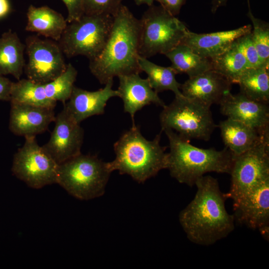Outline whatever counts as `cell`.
Here are the masks:
<instances>
[{"instance_id": "836d02e7", "label": "cell", "mask_w": 269, "mask_h": 269, "mask_svg": "<svg viewBox=\"0 0 269 269\" xmlns=\"http://www.w3.org/2000/svg\"><path fill=\"white\" fill-rule=\"evenodd\" d=\"M13 82L0 75V101H9Z\"/></svg>"}, {"instance_id": "e575fe53", "label": "cell", "mask_w": 269, "mask_h": 269, "mask_svg": "<svg viewBox=\"0 0 269 269\" xmlns=\"http://www.w3.org/2000/svg\"><path fill=\"white\" fill-rule=\"evenodd\" d=\"M10 11L8 0H0V19L6 16Z\"/></svg>"}, {"instance_id": "7402d4cb", "label": "cell", "mask_w": 269, "mask_h": 269, "mask_svg": "<svg viewBox=\"0 0 269 269\" xmlns=\"http://www.w3.org/2000/svg\"><path fill=\"white\" fill-rule=\"evenodd\" d=\"M25 46L11 30L0 37V75H11L17 80L24 73Z\"/></svg>"}, {"instance_id": "5b68a950", "label": "cell", "mask_w": 269, "mask_h": 269, "mask_svg": "<svg viewBox=\"0 0 269 269\" xmlns=\"http://www.w3.org/2000/svg\"><path fill=\"white\" fill-rule=\"evenodd\" d=\"M112 172L97 155L80 153L58 164L57 183L80 200L102 196Z\"/></svg>"}, {"instance_id": "d6a6232c", "label": "cell", "mask_w": 269, "mask_h": 269, "mask_svg": "<svg viewBox=\"0 0 269 269\" xmlns=\"http://www.w3.org/2000/svg\"><path fill=\"white\" fill-rule=\"evenodd\" d=\"M164 9L172 15L179 14L186 0H156Z\"/></svg>"}, {"instance_id": "277c9868", "label": "cell", "mask_w": 269, "mask_h": 269, "mask_svg": "<svg viewBox=\"0 0 269 269\" xmlns=\"http://www.w3.org/2000/svg\"><path fill=\"white\" fill-rule=\"evenodd\" d=\"M161 133L152 140L141 134L139 127L133 125L114 143L115 158L107 162L110 170L127 174L139 183L167 168L168 153L160 145Z\"/></svg>"}, {"instance_id": "603a6c76", "label": "cell", "mask_w": 269, "mask_h": 269, "mask_svg": "<svg viewBox=\"0 0 269 269\" xmlns=\"http://www.w3.org/2000/svg\"><path fill=\"white\" fill-rule=\"evenodd\" d=\"M165 55L171 61L170 66L177 74L185 73L192 77L212 69L210 59L196 53L183 43Z\"/></svg>"}, {"instance_id": "3957f363", "label": "cell", "mask_w": 269, "mask_h": 269, "mask_svg": "<svg viewBox=\"0 0 269 269\" xmlns=\"http://www.w3.org/2000/svg\"><path fill=\"white\" fill-rule=\"evenodd\" d=\"M162 131L169 143L167 169L179 183L192 187L208 172L230 173L234 157L226 147L221 150L199 148L170 129Z\"/></svg>"}, {"instance_id": "6da1fadb", "label": "cell", "mask_w": 269, "mask_h": 269, "mask_svg": "<svg viewBox=\"0 0 269 269\" xmlns=\"http://www.w3.org/2000/svg\"><path fill=\"white\" fill-rule=\"evenodd\" d=\"M195 185L194 197L180 212L179 221L191 242L209 246L228 236L235 229V220L226 210L227 198L217 179L204 175Z\"/></svg>"}, {"instance_id": "9c48e42d", "label": "cell", "mask_w": 269, "mask_h": 269, "mask_svg": "<svg viewBox=\"0 0 269 269\" xmlns=\"http://www.w3.org/2000/svg\"><path fill=\"white\" fill-rule=\"evenodd\" d=\"M58 167L35 136H29L25 137L23 145L14 154L11 170L29 187L39 189L57 183Z\"/></svg>"}, {"instance_id": "ba28073f", "label": "cell", "mask_w": 269, "mask_h": 269, "mask_svg": "<svg viewBox=\"0 0 269 269\" xmlns=\"http://www.w3.org/2000/svg\"><path fill=\"white\" fill-rule=\"evenodd\" d=\"M210 108L184 96L175 97L160 114L161 131L170 129L189 140L207 141L217 127Z\"/></svg>"}, {"instance_id": "2e32d148", "label": "cell", "mask_w": 269, "mask_h": 269, "mask_svg": "<svg viewBox=\"0 0 269 269\" xmlns=\"http://www.w3.org/2000/svg\"><path fill=\"white\" fill-rule=\"evenodd\" d=\"M113 80L109 81L103 88L89 91L74 86L71 96L63 108L77 123L104 113L108 101L119 97L117 90L113 89Z\"/></svg>"}, {"instance_id": "8992f818", "label": "cell", "mask_w": 269, "mask_h": 269, "mask_svg": "<svg viewBox=\"0 0 269 269\" xmlns=\"http://www.w3.org/2000/svg\"><path fill=\"white\" fill-rule=\"evenodd\" d=\"M139 20V54L146 58L165 55L181 43L189 31L182 21L161 5L149 6Z\"/></svg>"}, {"instance_id": "cb8c5ba5", "label": "cell", "mask_w": 269, "mask_h": 269, "mask_svg": "<svg viewBox=\"0 0 269 269\" xmlns=\"http://www.w3.org/2000/svg\"><path fill=\"white\" fill-rule=\"evenodd\" d=\"M210 60L212 69L224 76L232 84H238L243 73L251 68L234 41L225 51Z\"/></svg>"}, {"instance_id": "4316f807", "label": "cell", "mask_w": 269, "mask_h": 269, "mask_svg": "<svg viewBox=\"0 0 269 269\" xmlns=\"http://www.w3.org/2000/svg\"><path fill=\"white\" fill-rule=\"evenodd\" d=\"M9 102L54 109L57 104L47 97L44 84L35 83L27 78L13 82Z\"/></svg>"}, {"instance_id": "484cf974", "label": "cell", "mask_w": 269, "mask_h": 269, "mask_svg": "<svg viewBox=\"0 0 269 269\" xmlns=\"http://www.w3.org/2000/svg\"><path fill=\"white\" fill-rule=\"evenodd\" d=\"M269 68H249L240 76V93L253 100L269 104Z\"/></svg>"}, {"instance_id": "f546056e", "label": "cell", "mask_w": 269, "mask_h": 269, "mask_svg": "<svg viewBox=\"0 0 269 269\" xmlns=\"http://www.w3.org/2000/svg\"><path fill=\"white\" fill-rule=\"evenodd\" d=\"M123 0H83L84 14L113 16L122 5Z\"/></svg>"}, {"instance_id": "5bb4252c", "label": "cell", "mask_w": 269, "mask_h": 269, "mask_svg": "<svg viewBox=\"0 0 269 269\" xmlns=\"http://www.w3.org/2000/svg\"><path fill=\"white\" fill-rule=\"evenodd\" d=\"M220 112L224 116L257 130L262 135L269 134L268 104L251 99L241 93H227L220 103Z\"/></svg>"}, {"instance_id": "30bf717a", "label": "cell", "mask_w": 269, "mask_h": 269, "mask_svg": "<svg viewBox=\"0 0 269 269\" xmlns=\"http://www.w3.org/2000/svg\"><path fill=\"white\" fill-rule=\"evenodd\" d=\"M227 198L236 200L269 178V138L235 157Z\"/></svg>"}, {"instance_id": "d4e9b609", "label": "cell", "mask_w": 269, "mask_h": 269, "mask_svg": "<svg viewBox=\"0 0 269 269\" xmlns=\"http://www.w3.org/2000/svg\"><path fill=\"white\" fill-rule=\"evenodd\" d=\"M138 64L141 71L147 75L151 87L157 93L170 90L174 93L175 97L183 96L180 90L181 84L175 78L177 73L171 66L158 65L140 55Z\"/></svg>"}, {"instance_id": "9a60e30c", "label": "cell", "mask_w": 269, "mask_h": 269, "mask_svg": "<svg viewBox=\"0 0 269 269\" xmlns=\"http://www.w3.org/2000/svg\"><path fill=\"white\" fill-rule=\"evenodd\" d=\"M10 103L9 129L16 135L36 136L46 131L54 122V108Z\"/></svg>"}, {"instance_id": "d6986e66", "label": "cell", "mask_w": 269, "mask_h": 269, "mask_svg": "<svg viewBox=\"0 0 269 269\" xmlns=\"http://www.w3.org/2000/svg\"><path fill=\"white\" fill-rule=\"evenodd\" d=\"M252 30V25L248 24L233 30L209 33L189 31L182 43L201 56L210 59L225 51L238 37Z\"/></svg>"}, {"instance_id": "ffe728a7", "label": "cell", "mask_w": 269, "mask_h": 269, "mask_svg": "<svg viewBox=\"0 0 269 269\" xmlns=\"http://www.w3.org/2000/svg\"><path fill=\"white\" fill-rule=\"evenodd\" d=\"M218 127L225 147L234 158L269 138V134L263 135L253 128L228 118L221 121Z\"/></svg>"}, {"instance_id": "4dcf8cb0", "label": "cell", "mask_w": 269, "mask_h": 269, "mask_svg": "<svg viewBox=\"0 0 269 269\" xmlns=\"http://www.w3.org/2000/svg\"><path fill=\"white\" fill-rule=\"evenodd\" d=\"M234 43L244 56L251 68H269L264 65L260 59L253 40L252 31L238 37L234 41Z\"/></svg>"}, {"instance_id": "ac0fdd59", "label": "cell", "mask_w": 269, "mask_h": 269, "mask_svg": "<svg viewBox=\"0 0 269 269\" xmlns=\"http://www.w3.org/2000/svg\"><path fill=\"white\" fill-rule=\"evenodd\" d=\"M117 90L124 103V111L131 116L133 125L134 117L144 106L154 104L164 107V102L150 86L147 78H141L139 74L120 75Z\"/></svg>"}, {"instance_id": "d590c367", "label": "cell", "mask_w": 269, "mask_h": 269, "mask_svg": "<svg viewBox=\"0 0 269 269\" xmlns=\"http://www.w3.org/2000/svg\"><path fill=\"white\" fill-rule=\"evenodd\" d=\"M229 0H211V11L215 13L218 8L226 4Z\"/></svg>"}, {"instance_id": "1f68e13d", "label": "cell", "mask_w": 269, "mask_h": 269, "mask_svg": "<svg viewBox=\"0 0 269 269\" xmlns=\"http://www.w3.org/2000/svg\"><path fill=\"white\" fill-rule=\"evenodd\" d=\"M66 6L68 23L79 19L83 14V0H62Z\"/></svg>"}, {"instance_id": "7c38bea8", "label": "cell", "mask_w": 269, "mask_h": 269, "mask_svg": "<svg viewBox=\"0 0 269 269\" xmlns=\"http://www.w3.org/2000/svg\"><path fill=\"white\" fill-rule=\"evenodd\" d=\"M235 220L258 230L266 240L269 239V178L250 192L233 201Z\"/></svg>"}, {"instance_id": "f1b7e54d", "label": "cell", "mask_w": 269, "mask_h": 269, "mask_svg": "<svg viewBox=\"0 0 269 269\" xmlns=\"http://www.w3.org/2000/svg\"><path fill=\"white\" fill-rule=\"evenodd\" d=\"M247 15L253 24L252 38L262 63L269 67V23L256 17L251 10L248 0Z\"/></svg>"}, {"instance_id": "7a4b0ae2", "label": "cell", "mask_w": 269, "mask_h": 269, "mask_svg": "<svg viewBox=\"0 0 269 269\" xmlns=\"http://www.w3.org/2000/svg\"><path fill=\"white\" fill-rule=\"evenodd\" d=\"M140 20L122 5L113 16L111 30L99 56L89 60L92 75L102 84L114 77L141 71L138 64Z\"/></svg>"}, {"instance_id": "44dd1931", "label": "cell", "mask_w": 269, "mask_h": 269, "mask_svg": "<svg viewBox=\"0 0 269 269\" xmlns=\"http://www.w3.org/2000/svg\"><path fill=\"white\" fill-rule=\"evenodd\" d=\"M26 16L25 30L56 41L60 39L68 23L60 13L47 6L30 5Z\"/></svg>"}, {"instance_id": "52a82bcc", "label": "cell", "mask_w": 269, "mask_h": 269, "mask_svg": "<svg viewBox=\"0 0 269 269\" xmlns=\"http://www.w3.org/2000/svg\"><path fill=\"white\" fill-rule=\"evenodd\" d=\"M113 22L111 15L84 14L79 19L67 23L57 42L68 58L82 55L93 59L103 50Z\"/></svg>"}, {"instance_id": "4fadbf2b", "label": "cell", "mask_w": 269, "mask_h": 269, "mask_svg": "<svg viewBox=\"0 0 269 269\" xmlns=\"http://www.w3.org/2000/svg\"><path fill=\"white\" fill-rule=\"evenodd\" d=\"M54 122L49 139L42 147L60 164L81 153L84 131L64 108Z\"/></svg>"}, {"instance_id": "8d00e7d4", "label": "cell", "mask_w": 269, "mask_h": 269, "mask_svg": "<svg viewBox=\"0 0 269 269\" xmlns=\"http://www.w3.org/2000/svg\"><path fill=\"white\" fill-rule=\"evenodd\" d=\"M155 0H134L135 3L137 5L146 4L148 6L152 5Z\"/></svg>"}, {"instance_id": "e0dca14e", "label": "cell", "mask_w": 269, "mask_h": 269, "mask_svg": "<svg viewBox=\"0 0 269 269\" xmlns=\"http://www.w3.org/2000/svg\"><path fill=\"white\" fill-rule=\"evenodd\" d=\"M232 84L224 76L210 69L189 77L181 84L180 90L184 97L211 107L213 104L219 105L224 96L231 92Z\"/></svg>"}, {"instance_id": "8fae6325", "label": "cell", "mask_w": 269, "mask_h": 269, "mask_svg": "<svg viewBox=\"0 0 269 269\" xmlns=\"http://www.w3.org/2000/svg\"><path fill=\"white\" fill-rule=\"evenodd\" d=\"M28 60L24 73L26 78L46 84L57 78L66 69L64 54L57 41L31 35L25 39Z\"/></svg>"}, {"instance_id": "83f0119b", "label": "cell", "mask_w": 269, "mask_h": 269, "mask_svg": "<svg viewBox=\"0 0 269 269\" xmlns=\"http://www.w3.org/2000/svg\"><path fill=\"white\" fill-rule=\"evenodd\" d=\"M78 72L70 63L67 64L65 71L54 80L44 84L47 97L55 102L64 104L70 98Z\"/></svg>"}]
</instances>
